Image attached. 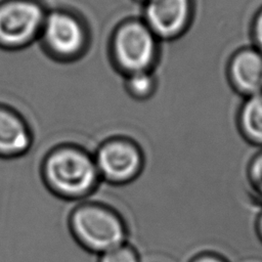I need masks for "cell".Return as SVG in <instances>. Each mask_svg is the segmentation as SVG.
<instances>
[{
  "label": "cell",
  "instance_id": "5",
  "mask_svg": "<svg viewBox=\"0 0 262 262\" xmlns=\"http://www.w3.org/2000/svg\"><path fill=\"white\" fill-rule=\"evenodd\" d=\"M116 50L125 68L134 72L142 71L151 60L154 40L146 28L139 24H129L118 33Z\"/></svg>",
  "mask_w": 262,
  "mask_h": 262
},
{
  "label": "cell",
  "instance_id": "9",
  "mask_svg": "<svg viewBox=\"0 0 262 262\" xmlns=\"http://www.w3.org/2000/svg\"><path fill=\"white\" fill-rule=\"evenodd\" d=\"M46 37L55 50L70 53L80 46L82 32L74 18L64 14L54 13L47 20Z\"/></svg>",
  "mask_w": 262,
  "mask_h": 262
},
{
  "label": "cell",
  "instance_id": "11",
  "mask_svg": "<svg viewBox=\"0 0 262 262\" xmlns=\"http://www.w3.org/2000/svg\"><path fill=\"white\" fill-rule=\"evenodd\" d=\"M246 178L251 191L262 200V148L249 160L246 168Z\"/></svg>",
  "mask_w": 262,
  "mask_h": 262
},
{
  "label": "cell",
  "instance_id": "3",
  "mask_svg": "<svg viewBox=\"0 0 262 262\" xmlns=\"http://www.w3.org/2000/svg\"><path fill=\"white\" fill-rule=\"evenodd\" d=\"M101 180L112 185H124L135 180L144 166L141 147L130 137L114 135L93 151Z\"/></svg>",
  "mask_w": 262,
  "mask_h": 262
},
{
  "label": "cell",
  "instance_id": "4",
  "mask_svg": "<svg viewBox=\"0 0 262 262\" xmlns=\"http://www.w3.org/2000/svg\"><path fill=\"white\" fill-rule=\"evenodd\" d=\"M41 20L38 6L16 1L0 7V41L7 44L21 43L37 30Z\"/></svg>",
  "mask_w": 262,
  "mask_h": 262
},
{
  "label": "cell",
  "instance_id": "14",
  "mask_svg": "<svg viewBox=\"0 0 262 262\" xmlns=\"http://www.w3.org/2000/svg\"><path fill=\"white\" fill-rule=\"evenodd\" d=\"M188 262H230V260L217 250H204L195 254Z\"/></svg>",
  "mask_w": 262,
  "mask_h": 262
},
{
  "label": "cell",
  "instance_id": "15",
  "mask_svg": "<svg viewBox=\"0 0 262 262\" xmlns=\"http://www.w3.org/2000/svg\"><path fill=\"white\" fill-rule=\"evenodd\" d=\"M252 36L255 48L262 53V7L257 11L252 24Z\"/></svg>",
  "mask_w": 262,
  "mask_h": 262
},
{
  "label": "cell",
  "instance_id": "7",
  "mask_svg": "<svg viewBox=\"0 0 262 262\" xmlns=\"http://www.w3.org/2000/svg\"><path fill=\"white\" fill-rule=\"evenodd\" d=\"M33 145V133L28 122L16 112L0 105V159L25 156Z\"/></svg>",
  "mask_w": 262,
  "mask_h": 262
},
{
  "label": "cell",
  "instance_id": "12",
  "mask_svg": "<svg viewBox=\"0 0 262 262\" xmlns=\"http://www.w3.org/2000/svg\"><path fill=\"white\" fill-rule=\"evenodd\" d=\"M97 262H141L137 251L127 242L98 255Z\"/></svg>",
  "mask_w": 262,
  "mask_h": 262
},
{
  "label": "cell",
  "instance_id": "1",
  "mask_svg": "<svg viewBox=\"0 0 262 262\" xmlns=\"http://www.w3.org/2000/svg\"><path fill=\"white\" fill-rule=\"evenodd\" d=\"M40 173L51 193L73 203L88 200L102 181L93 154L71 142L50 147L43 156Z\"/></svg>",
  "mask_w": 262,
  "mask_h": 262
},
{
  "label": "cell",
  "instance_id": "8",
  "mask_svg": "<svg viewBox=\"0 0 262 262\" xmlns=\"http://www.w3.org/2000/svg\"><path fill=\"white\" fill-rule=\"evenodd\" d=\"M147 19L162 35H171L184 25L188 13V0H149Z\"/></svg>",
  "mask_w": 262,
  "mask_h": 262
},
{
  "label": "cell",
  "instance_id": "10",
  "mask_svg": "<svg viewBox=\"0 0 262 262\" xmlns=\"http://www.w3.org/2000/svg\"><path fill=\"white\" fill-rule=\"evenodd\" d=\"M236 124L248 143L262 148V93L246 97L238 110Z\"/></svg>",
  "mask_w": 262,
  "mask_h": 262
},
{
  "label": "cell",
  "instance_id": "2",
  "mask_svg": "<svg viewBox=\"0 0 262 262\" xmlns=\"http://www.w3.org/2000/svg\"><path fill=\"white\" fill-rule=\"evenodd\" d=\"M68 224L76 242L95 255L127 242V226L122 216L114 208L98 201L74 203Z\"/></svg>",
  "mask_w": 262,
  "mask_h": 262
},
{
  "label": "cell",
  "instance_id": "6",
  "mask_svg": "<svg viewBox=\"0 0 262 262\" xmlns=\"http://www.w3.org/2000/svg\"><path fill=\"white\" fill-rule=\"evenodd\" d=\"M233 89L245 97L262 93V53L256 48H243L233 53L228 64Z\"/></svg>",
  "mask_w": 262,
  "mask_h": 262
},
{
  "label": "cell",
  "instance_id": "13",
  "mask_svg": "<svg viewBox=\"0 0 262 262\" xmlns=\"http://www.w3.org/2000/svg\"><path fill=\"white\" fill-rule=\"evenodd\" d=\"M130 87L136 94L142 95L149 91L151 87V80L149 76L142 71L135 72L130 80Z\"/></svg>",
  "mask_w": 262,
  "mask_h": 262
},
{
  "label": "cell",
  "instance_id": "16",
  "mask_svg": "<svg viewBox=\"0 0 262 262\" xmlns=\"http://www.w3.org/2000/svg\"><path fill=\"white\" fill-rule=\"evenodd\" d=\"M255 231H256V234H257L259 241L262 243V209L259 211L258 215L256 216Z\"/></svg>",
  "mask_w": 262,
  "mask_h": 262
}]
</instances>
